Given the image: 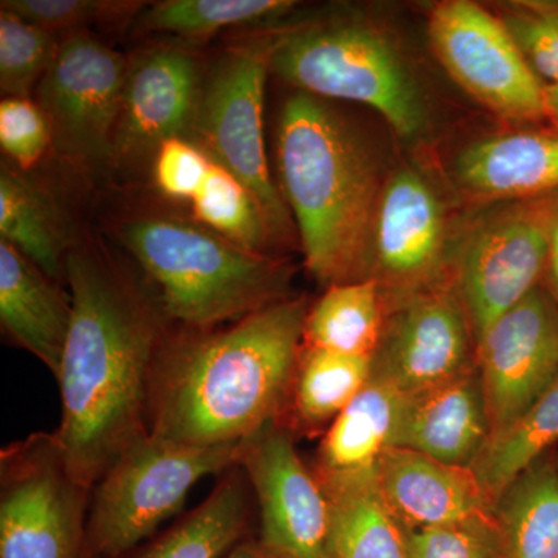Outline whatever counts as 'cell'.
Here are the masks:
<instances>
[{
  "instance_id": "obj_12",
  "label": "cell",
  "mask_w": 558,
  "mask_h": 558,
  "mask_svg": "<svg viewBox=\"0 0 558 558\" xmlns=\"http://www.w3.org/2000/svg\"><path fill=\"white\" fill-rule=\"evenodd\" d=\"M259 502L255 543L266 558H329V502L279 424L242 440L238 464Z\"/></svg>"
},
{
  "instance_id": "obj_23",
  "label": "cell",
  "mask_w": 558,
  "mask_h": 558,
  "mask_svg": "<svg viewBox=\"0 0 558 558\" xmlns=\"http://www.w3.org/2000/svg\"><path fill=\"white\" fill-rule=\"evenodd\" d=\"M247 476L234 465L199 508L123 558H226L247 532Z\"/></svg>"
},
{
  "instance_id": "obj_17",
  "label": "cell",
  "mask_w": 558,
  "mask_h": 558,
  "mask_svg": "<svg viewBox=\"0 0 558 558\" xmlns=\"http://www.w3.org/2000/svg\"><path fill=\"white\" fill-rule=\"evenodd\" d=\"M376 470L381 495L403 531L446 526L495 512L470 468L389 447Z\"/></svg>"
},
{
  "instance_id": "obj_28",
  "label": "cell",
  "mask_w": 558,
  "mask_h": 558,
  "mask_svg": "<svg viewBox=\"0 0 558 558\" xmlns=\"http://www.w3.org/2000/svg\"><path fill=\"white\" fill-rule=\"evenodd\" d=\"M371 373V357L303 347L293 379L300 424L314 428L332 422L368 384Z\"/></svg>"
},
{
  "instance_id": "obj_14",
  "label": "cell",
  "mask_w": 558,
  "mask_h": 558,
  "mask_svg": "<svg viewBox=\"0 0 558 558\" xmlns=\"http://www.w3.org/2000/svg\"><path fill=\"white\" fill-rule=\"evenodd\" d=\"M492 436L509 427L558 374V303L539 286L476 341ZM490 436V438H492Z\"/></svg>"
},
{
  "instance_id": "obj_19",
  "label": "cell",
  "mask_w": 558,
  "mask_h": 558,
  "mask_svg": "<svg viewBox=\"0 0 558 558\" xmlns=\"http://www.w3.org/2000/svg\"><path fill=\"white\" fill-rule=\"evenodd\" d=\"M0 323L57 379L72 323V300L20 250L0 240Z\"/></svg>"
},
{
  "instance_id": "obj_27",
  "label": "cell",
  "mask_w": 558,
  "mask_h": 558,
  "mask_svg": "<svg viewBox=\"0 0 558 558\" xmlns=\"http://www.w3.org/2000/svg\"><path fill=\"white\" fill-rule=\"evenodd\" d=\"M557 442L558 374L513 424L488 439L470 468L494 509L506 488Z\"/></svg>"
},
{
  "instance_id": "obj_2",
  "label": "cell",
  "mask_w": 558,
  "mask_h": 558,
  "mask_svg": "<svg viewBox=\"0 0 558 558\" xmlns=\"http://www.w3.org/2000/svg\"><path fill=\"white\" fill-rule=\"evenodd\" d=\"M307 311L306 300L286 299L226 329L165 336L150 374V435L227 446L278 424L295 379Z\"/></svg>"
},
{
  "instance_id": "obj_1",
  "label": "cell",
  "mask_w": 558,
  "mask_h": 558,
  "mask_svg": "<svg viewBox=\"0 0 558 558\" xmlns=\"http://www.w3.org/2000/svg\"><path fill=\"white\" fill-rule=\"evenodd\" d=\"M72 323L54 432L81 486H97L128 447L148 435L150 374L163 332L160 304L92 247L65 256Z\"/></svg>"
},
{
  "instance_id": "obj_13",
  "label": "cell",
  "mask_w": 558,
  "mask_h": 558,
  "mask_svg": "<svg viewBox=\"0 0 558 558\" xmlns=\"http://www.w3.org/2000/svg\"><path fill=\"white\" fill-rule=\"evenodd\" d=\"M476 341L459 293L427 286L405 292L385 319L371 376L414 396L475 368Z\"/></svg>"
},
{
  "instance_id": "obj_35",
  "label": "cell",
  "mask_w": 558,
  "mask_h": 558,
  "mask_svg": "<svg viewBox=\"0 0 558 558\" xmlns=\"http://www.w3.org/2000/svg\"><path fill=\"white\" fill-rule=\"evenodd\" d=\"M0 146L21 171L32 170L53 146L49 121L31 97H5L0 102Z\"/></svg>"
},
{
  "instance_id": "obj_15",
  "label": "cell",
  "mask_w": 558,
  "mask_h": 558,
  "mask_svg": "<svg viewBox=\"0 0 558 558\" xmlns=\"http://www.w3.org/2000/svg\"><path fill=\"white\" fill-rule=\"evenodd\" d=\"M204 76L193 53L175 47L143 51L130 62L116 135L113 163H132L170 138H190Z\"/></svg>"
},
{
  "instance_id": "obj_7",
  "label": "cell",
  "mask_w": 558,
  "mask_h": 558,
  "mask_svg": "<svg viewBox=\"0 0 558 558\" xmlns=\"http://www.w3.org/2000/svg\"><path fill=\"white\" fill-rule=\"evenodd\" d=\"M90 488L69 472L54 433L0 453V558H86Z\"/></svg>"
},
{
  "instance_id": "obj_36",
  "label": "cell",
  "mask_w": 558,
  "mask_h": 558,
  "mask_svg": "<svg viewBox=\"0 0 558 558\" xmlns=\"http://www.w3.org/2000/svg\"><path fill=\"white\" fill-rule=\"evenodd\" d=\"M211 165V157L193 140L170 138L154 153V183L168 199L191 202L208 178Z\"/></svg>"
},
{
  "instance_id": "obj_40",
  "label": "cell",
  "mask_w": 558,
  "mask_h": 558,
  "mask_svg": "<svg viewBox=\"0 0 558 558\" xmlns=\"http://www.w3.org/2000/svg\"><path fill=\"white\" fill-rule=\"evenodd\" d=\"M558 465V464H557Z\"/></svg>"
},
{
  "instance_id": "obj_34",
  "label": "cell",
  "mask_w": 558,
  "mask_h": 558,
  "mask_svg": "<svg viewBox=\"0 0 558 558\" xmlns=\"http://www.w3.org/2000/svg\"><path fill=\"white\" fill-rule=\"evenodd\" d=\"M501 21L543 84L558 83V3H520Z\"/></svg>"
},
{
  "instance_id": "obj_31",
  "label": "cell",
  "mask_w": 558,
  "mask_h": 558,
  "mask_svg": "<svg viewBox=\"0 0 558 558\" xmlns=\"http://www.w3.org/2000/svg\"><path fill=\"white\" fill-rule=\"evenodd\" d=\"M60 40L53 33L0 9V89L5 97H28L50 69Z\"/></svg>"
},
{
  "instance_id": "obj_25",
  "label": "cell",
  "mask_w": 558,
  "mask_h": 558,
  "mask_svg": "<svg viewBox=\"0 0 558 558\" xmlns=\"http://www.w3.org/2000/svg\"><path fill=\"white\" fill-rule=\"evenodd\" d=\"M502 558H558V465L543 458L495 506Z\"/></svg>"
},
{
  "instance_id": "obj_8",
  "label": "cell",
  "mask_w": 558,
  "mask_h": 558,
  "mask_svg": "<svg viewBox=\"0 0 558 558\" xmlns=\"http://www.w3.org/2000/svg\"><path fill=\"white\" fill-rule=\"evenodd\" d=\"M269 46L230 49L204 76L191 140L241 180L258 199L275 238L288 236L292 215L271 179L264 146V92Z\"/></svg>"
},
{
  "instance_id": "obj_18",
  "label": "cell",
  "mask_w": 558,
  "mask_h": 558,
  "mask_svg": "<svg viewBox=\"0 0 558 558\" xmlns=\"http://www.w3.org/2000/svg\"><path fill=\"white\" fill-rule=\"evenodd\" d=\"M490 436L486 396L475 366L438 387L405 396L392 447L472 468Z\"/></svg>"
},
{
  "instance_id": "obj_29",
  "label": "cell",
  "mask_w": 558,
  "mask_h": 558,
  "mask_svg": "<svg viewBox=\"0 0 558 558\" xmlns=\"http://www.w3.org/2000/svg\"><path fill=\"white\" fill-rule=\"evenodd\" d=\"M289 0H163L135 17L140 31L204 39L220 31L277 20L289 13Z\"/></svg>"
},
{
  "instance_id": "obj_20",
  "label": "cell",
  "mask_w": 558,
  "mask_h": 558,
  "mask_svg": "<svg viewBox=\"0 0 558 558\" xmlns=\"http://www.w3.org/2000/svg\"><path fill=\"white\" fill-rule=\"evenodd\" d=\"M453 171L462 189L483 199L558 193V134L515 132L478 140L458 154Z\"/></svg>"
},
{
  "instance_id": "obj_38",
  "label": "cell",
  "mask_w": 558,
  "mask_h": 558,
  "mask_svg": "<svg viewBox=\"0 0 558 558\" xmlns=\"http://www.w3.org/2000/svg\"><path fill=\"white\" fill-rule=\"evenodd\" d=\"M546 116L558 126V83L545 86Z\"/></svg>"
},
{
  "instance_id": "obj_33",
  "label": "cell",
  "mask_w": 558,
  "mask_h": 558,
  "mask_svg": "<svg viewBox=\"0 0 558 558\" xmlns=\"http://www.w3.org/2000/svg\"><path fill=\"white\" fill-rule=\"evenodd\" d=\"M405 535L409 558H502L495 512Z\"/></svg>"
},
{
  "instance_id": "obj_22",
  "label": "cell",
  "mask_w": 558,
  "mask_h": 558,
  "mask_svg": "<svg viewBox=\"0 0 558 558\" xmlns=\"http://www.w3.org/2000/svg\"><path fill=\"white\" fill-rule=\"evenodd\" d=\"M405 396L371 376L354 400L330 422L317 454L315 476H340L377 468L395 444Z\"/></svg>"
},
{
  "instance_id": "obj_21",
  "label": "cell",
  "mask_w": 558,
  "mask_h": 558,
  "mask_svg": "<svg viewBox=\"0 0 558 558\" xmlns=\"http://www.w3.org/2000/svg\"><path fill=\"white\" fill-rule=\"evenodd\" d=\"M317 480L329 502V558H409L405 531L381 495L376 469Z\"/></svg>"
},
{
  "instance_id": "obj_6",
  "label": "cell",
  "mask_w": 558,
  "mask_h": 558,
  "mask_svg": "<svg viewBox=\"0 0 558 558\" xmlns=\"http://www.w3.org/2000/svg\"><path fill=\"white\" fill-rule=\"evenodd\" d=\"M241 444L197 447L150 433L132 444L92 490L86 558L130 556L182 510L202 478L238 464Z\"/></svg>"
},
{
  "instance_id": "obj_24",
  "label": "cell",
  "mask_w": 558,
  "mask_h": 558,
  "mask_svg": "<svg viewBox=\"0 0 558 558\" xmlns=\"http://www.w3.org/2000/svg\"><path fill=\"white\" fill-rule=\"evenodd\" d=\"M0 236L54 281L65 278L68 231L54 201L24 171L2 161Z\"/></svg>"
},
{
  "instance_id": "obj_9",
  "label": "cell",
  "mask_w": 558,
  "mask_h": 558,
  "mask_svg": "<svg viewBox=\"0 0 558 558\" xmlns=\"http://www.w3.org/2000/svg\"><path fill=\"white\" fill-rule=\"evenodd\" d=\"M558 193L513 201L476 227L462 250L458 293L475 341L543 286Z\"/></svg>"
},
{
  "instance_id": "obj_4",
  "label": "cell",
  "mask_w": 558,
  "mask_h": 558,
  "mask_svg": "<svg viewBox=\"0 0 558 558\" xmlns=\"http://www.w3.org/2000/svg\"><path fill=\"white\" fill-rule=\"evenodd\" d=\"M121 244L157 288L165 317L185 329H215L288 299L289 269L191 220L132 219Z\"/></svg>"
},
{
  "instance_id": "obj_16",
  "label": "cell",
  "mask_w": 558,
  "mask_h": 558,
  "mask_svg": "<svg viewBox=\"0 0 558 558\" xmlns=\"http://www.w3.org/2000/svg\"><path fill=\"white\" fill-rule=\"evenodd\" d=\"M446 250V216L438 194L410 168L381 186L371 234L369 264L403 293L427 288Z\"/></svg>"
},
{
  "instance_id": "obj_32",
  "label": "cell",
  "mask_w": 558,
  "mask_h": 558,
  "mask_svg": "<svg viewBox=\"0 0 558 558\" xmlns=\"http://www.w3.org/2000/svg\"><path fill=\"white\" fill-rule=\"evenodd\" d=\"M145 2L132 0H2V9L53 33L87 32L89 25L135 20Z\"/></svg>"
},
{
  "instance_id": "obj_37",
  "label": "cell",
  "mask_w": 558,
  "mask_h": 558,
  "mask_svg": "<svg viewBox=\"0 0 558 558\" xmlns=\"http://www.w3.org/2000/svg\"><path fill=\"white\" fill-rule=\"evenodd\" d=\"M543 286L558 303V201L550 229L548 266H546Z\"/></svg>"
},
{
  "instance_id": "obj_39",
  "label": "cell",
  "mask_w": 558,
  "mask_h": 558,
  "mask_svg": "<svg viewBox=\"0 0 558 558\" xmlns=\"http://www.w3.org/2000/svg\"><path fill=\"white\" fill-rule=\"evenodd\" d=\"M226 558H266L255 543L242 542Z\"/></svg>"
},
{
  "instance_id": "obj_11",
  "label": "cell",
  "mask_w": 558,
  "mask_h": 558,
  "mask_svg": "<svg viewBox=\"0 0 558 558\" xmlns=\"http://www.w3.org/2000/svg\"><path fill=\"white\" fill-rule=\"evenodd\" d=\"M428 35L447 72L488 109L515 121L548 117L545 84L502 21L478 3H439L429 14Z\"/></svg>"
},
{
  "instance_id": "obj_5",
  "label": "cell",
  "mask_w": 558,
  "mask_h": 558,
  "mask_svg": "<svg viewBox=\"0 0 558 558\" xmlns=\"http://www.w3.org/2000/svg\"><path fill=\"white\" fill-rule=\"evenodd\" d=\"M270 69L322 100L360 102L380 113L399 137H421L427 102L391 40L359 22H326L284 33L269 46Z\"/></svg>"
},
{
  "instance_id": "obj_10",
  "label": "cell",
  "mask_w": 558,
  "mask_h": 558,
  "mask_svg": "<svg viewBox=\"0 0 558 558\" xmlns=\"http://www.w3.org/2000/svg\"><path fill=\"white\" fill-rule=\"evenodd\" d=\"M130 62L87 32L60 40L36 98L58 153L84 168L112 161Z\"/></svg>"
},
{
  "instance_id": "obj_30",
  "label": "cell",
  "mask_w": 558,
  "mask_h": 558,
  "mask_svg": "<svg viewBox=\"0 0 558 558\" xmlns=\"http://www.w3.org/2000/svg\"><path fill=\"white\" fill-rule=\"evenodd\" d=\"M191 213L194 222L248 252L266 255L275 238L252 191L215 160L199 193L191 201Z\"/></svg>"
},
{
  "instance_id": "obj_3",
  "label": "cell",
  "mask_w": 558,
  "mask_h": 558,
  "mask_svg": "<svg viewBox=\"0 0 558 558\" xmlns=\"http://www.w3.org/2000/svg\"><path fill=\"white\" fill-rule=\"evenodd\" d=\"M277 161L307 269L328 288L365 279L384 185L357 134L328 102L296 92L279 116Z\"/></svg>"
},
{
  "instance_id": "obj_26",
  "label": "cell",
  "mask_w": 558,
  "mask_h": 558,
  "mask_svg": "<svg viewBox=\"0 0 558 558\" xmlns=\"http://www.w3.org/2000/svg\"><path fill=\"white\" fill-rule=\"evenodd\" d=\"M384 317L379 279L329 286L307 311L303 347L373 359L384 332Z\"/></svg>"
}]
</instances>
